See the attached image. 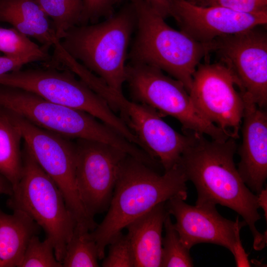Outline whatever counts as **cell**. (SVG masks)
I'll list each match as a JSON object with an SVG mask.
<instances>
[{"mask_svg": "<svg viewBox=\"0 0 267 267\" xmlns=\"http://www.w3.org/2000/svg\"><path fill=\"white\" fill-rule=\"evenodd\" d=\"M235 139L209 140L204 134L191 132V138L178 164L197 192L195 205L227 207L240 215L249 226L256 250L267 243V234L260 233L256 223L261 219L257 195L247 186L236 168Z\"/></svg>", "mask_w": 267, "mask_h": 267, "instance_id": "1", "label": "cell"}, {"mask_svg": "<svg viewBox=\"0 0 267 267\" xmlns=\"http://www.w3.org/2000/svg\"><path fill=\"white\" fill-rule=\"evenodd\" d=\"M187 181L179 164L160 174L128 155L121 165L107 214L90 231L99 260L105 257L111 240L131 222L173 197L186 200Z\"/></svg>", "mask_w": 267, "mask_h": 267, "instance_id": "2", "label": "cell"}, {"mask_svg": "<svg viewBox=\"0 0 267 267\" xmlns=\"http://www.w3.org/2000/svg\"><path fill=\"white\" fill-rule=\"evenodd\" d=\"M136 14V29L128 57L166 72L189 93L194 73L210 53L209 44L198 42L170 27L145 0H128Z\"/></svg>", "mask_w": 267, "mask_h": 267, "instance_id": "3", "label": "cell"}, {"mask_svg": "<svg viewBox=\"0 0 267 267\" xmlns=\"http://www.w3.org/2000/svg\"><path fill=\"white\" fill-rule=\"evenodd\" d=\"M136 22L134 8L129 1L103 22L73 27L59 43L72 58L122 92L128 48Z\"/></svg>", "mask_w": 267, "mask_h": 267, "instance_id": "4", "label": "cell"}, {"mask_svg": "<svg viewBox=\"0 0 267 267\" xmlns=\"http://www.w3.org/2000/svg\"><path fill=\"white\" fill-rule=\"evenodd\" d=\"M0 108L70 139L103 142L131 155L137 150L135 144L91 115L52 102L22 89L0 84Z\"/></svg>", "mask_w": 267, "mask_h": 267, "instance_id": "5", "label": "cell"}, {"mask_svg": "<svg viewBox=\"0 0 267 267\" xmlns=\"http://www.w3.org/2000/svg\"><path fill=\"white\" fill-rule=\"evenodd\" d=\"M22 160V176L7 206L12 211L24 212L42 228L53 244L57 260L61 263L76 222L61 192L24 143Z\"/></svg>", "mask_w": 267, "mask_h": 267, "instance_id": "6", "label": "cell"}, {"mask_svg": "<svg viewBox=\"0 0 267 267\" xmlns=\"http://www.w3.org/2000/svg\"><path fill=\"white\" fill-rule=\"evenodd\" d=\"M75 73L113 110L120 113V118L137 136L145 150L158 159L165 171L178 164L190 141L189 133L182 134L177 132L162 119V115L156 109L147 104L128 100L122 92L110 87L84 66L78 65Z\"/></svg>", "mask_w": 267, "mask_h": 267, "instance_id": "7", "label": "cell"}, {"mask_svg": "<svg viewBox=\"0 0 267 267\" xmlns=\"http://www.w3.org/2000/svg\"><path fill=\"white\" fill-rule=\"evenodd\" d=\"M0 84L33 92L52 102L87 112L129 141L135 136L107 102L70 70L28 69L0 75Z\"/></svg>", "mask_w": 267, "mask_h": 267, "instance_id": "8", "label": "cell"}, {"mask_svg": "<svg viewBox=\"0 0 267 267\" xmlns=\"http://www.w3.org/2000/svg\"><path fill=\"white\" fill-rule=\"evenodd\" d=\"M126 81L136 102L147 104L162 116H171L182 125L184 133L195 132L223 141L230 136L207 120L197 110L183 85L160 69L145 64L129 62Z\"/></svg>", "mask_w": 267, "mask_h": 267, "instance_id": "9", "label": "cell"}, {"mask_svg": "<svg viewBox=\"0 0 267 267\" xmlns=\"http://www.w3.org/2000/svg\"><path fill=\"white\" fill-rule=\"evenodd\" d=\"M1 110L19 129L30 153L61 192L76 226L89 231L94 229L97 224L87 213L77 189L75 142L40 128L15 113Z\"/></svg>", "mask_w": 267, "mask_h": 267, "instance_id": "10", "label": "cell"}, {"mask_svg": "<svg viewBox=\"0 0 267 267\" xmlns=\"http://www.w3.org/2000/svg\"><path fill=\"white\" fill-rule=\"evenodd\" d=\"M263 26L218 37L209 43V46L210 52H216L220 61L235 75L242 95L265 109L267 105V34Z\"/></svg>", "mask_w": 267, "mask_h": 267, "instance_id": "11", "label": "cell"}, {"mask_svg": "<svg viewBox=\"0 0 267 267\" xmlns=\"http://www.w3.org/2000/svg\"><path fill=\"white\" fill-rule=\"evenodd\" d=\"M238 81L222 62L200 63L189 92L194 105L209 122L230 137L239 138L244 102L235 89Z\"/></svg>", "mask_w": 267, "mask_h": 267, "instance_id": "12", "label": "cell"}, {"mask_svg": "<svg viewBox=\"0 0 267 267\" xmlns=\"http://www.w3.org/2000/svg\"><path fill=\"white\" fill-rule=\"evenodd\" d=\"M75 173L78 193L88 214L107 210L121 165L128 155L103 142L76 139Z\"/></svg>", "mask_w": 267, "mask_h": 267, "instance_id": "13", "label": "cell"}, {"mask_svg": "<svg viewBox=\"0 0 267 267\" xmlns=\"http://www.w3.org/2000/svg\"><path fill=\"white\" fill-rule=\"evenodd\" d=\"M179 197L165 202L167 212L176 219L175 227L188 249L200 243L223 246L233 254L241 228L247 225L243 220L230 221L222 216L216 206H192Z\"/></svg>", "mask_w": 267, "mask_h": 267, "instance_id": "14", "label": "cell"}, {"mask_svg": "<svg viewBox=\"0 0 267 267\" xmlns=\"http://www.w3.org/2000/svg\"><path fill=\"white\" fill-rule=\"evenodd\" d=\"M172 17L180 31L203 44L267 24V12L241 13L221 7L200 6L186 0H173Z\"/></svg>", "mask_w": 267, "mask_h": 267, "instance_id": "15", "label": "cell"}, {"mask_svg": "<svg viewBox=\"0 0 267 267\" xmlns=\"http://www.w3.org/2000/svg\"><path fill=\"white\" fill-rule=\"evenodd\" d=\"M242 97V142L237 170L247 186L258 194L264 188L267 178V114L264 109Z\"/></svg>", "mask_w": 267, "mask_h": 267, "instance_id": "16", "label": "cell"}, {"mask_svg": "<svg viewBox=\"0 0 267 267\" xmlns=\"http://www.w3.org/2000/svg\"><path fill=\"white\" fill-rule=\"evenodd\" d=\"M167 213L165 202L161 203L126 226L134 267H161L162 233Z\"/></svg>", "mask_w": 267, "mask_h": 267, "instance_id": "17", "label": "cell"}, {"mask_svg": "<svg viewBox=\"0 0 267 267\" xmlns=\"http://www.w3.org/2000/svg\"><path fill=\"white\" fill-rule=\"evenodd\" d=\"M0 22L9 23L48 48L58 40L49 18L34 0H0Z\"/></svg>", "mask_w": 267, "mask_h": 267, "instance_id": "18", "label": "cell"}, {"mask_svg": "<svg viewBox=\"0 0 267 267\" xmlns=\"http://www.w3.org/2000/svg\"><path fill=\"white\" fill-rule=\"evenodd\" d=\"M40 227L19 210L7 214L0 209V267H18L31 238Z\"/></svg>", "mask_w": 267, "mask_h": 267, "instance_id": "19", "label": "cell"}, {"mask_svg": "<svg viewBox=\"0 0 267 267\" xmlns=\"http://www.w3.org/2000/svg\"><path fill=\"white\" fill-rule=\"evenodd\" d=\"M22 138L19 129L0 110V174L16 187L23 171Z\"/></svg>", "mask_w": 267, "mask_h": 267, "instance_id": "20", "label": "cell"}, {"mask_svg": "<svg viewBox=\"0 0 267 267\" xmlns=\"http://www.w3.org/2000/svg\"><path fill=\"white\" fill-rule=\"evenodd\" d=\"M51 19L56 37L60 40L71 28L81 24L83 0H34Z\"/></svg>", "mask_w": 267, "mask_h": 267, "instance_id": "21", "label": "cell"}, {"mask_svg": "<svg viewBox=\"0 0 267 267\" xmlns=\"http://www.w3.org/2000/svg\"><path fill=\"white\" fill-rule=\"evenodd\" d=\"M98 251L90 231L75 227L66 244L61 262L63 267H99Z\"/></svg>", "mask_w": 267, "mask_h": 267, "instance_id": "22", "label": "cell"}, {"mask_svg": "<svg viewBox=\"0 0 267 267\" xmlns=\"http://www.w3.org/2000/svg\"><path fill=\"white\" fill-rule=\"evenodd\" d=\"M164 227L165 234L162 239L161 267H193L190 250L182 243L168 213L165 219Z\"/></svg>", "mask_w": 267, "mask_h": 267, "instance_id": "23", "label": "cell"}, {"mask_svg": "<svg viewBox=\"0 0 267 267\" xmlns=\"http://www.w3.org/2000/svg\"><path fill=\"white\" fill-rule=\"evenodd\" d=\"M48 48L31 41L29 37L15 28L0 27V51L4 55L11 57H21L30 55H38L49 62L51 56Z\"/></svg>", "mask_w": 267, "mask_h": 267, "instance_id": "24", "label": "cell"}, {"mask_svg": "<svg viewBox=\"0 0 267 267\" xmlns=\"http://www.w3.org/2000/svg\"><path fill=\"white\" fill-rule=\"evenodd\" d=\"M18 267H62L48 238L41 241L37 235L30 240Z\"/></svg>", "mask_w": 267, "mask_h": 267, "instance_id": "25", "label": "cell"}, {"mask_svg": "<svg viewBox=\"0 0 267 267\" xmlns=\"http://www.w3.org/2000/svg\"><path fill=\"white\" fill-rule=\"evenodd\" d=\"M108 253L104 257L103 267H134V259L132 249L126 234L122 232L110 242Z\"/></svg>", "mask_w": 267, "mask_h": 267, "instance_id": "26", "label": "cell"}, {"mask_svg": "<svg viewBox=\"0 0 267 267\" xmlns=\"http://www.w3.org/2000/svg\"><path fill=\"white\" fill-rule=\"evenodd\" d=\"M200 6H217L245 13L267 12V0H186Z\"/></svg>", "mask_w": 267, "mask_h": 267, "instance_id": "27", "label": "cell"}, {"mask_svg": "<svg viewBox=\"0 0 267 267\" xmlns=\"http://www.w3.org/2000/svg\"><path fill=\"white\" fill-rule=\"evenodd\" d=\"M121 0H83V10L80 25L94 22L102 17L113 14L115 6Z\"/></svg>", "mask_w": 267, "mask_h": 267, "instance_id": "28", "label": "cell"}, {"mask_svg": "<svg viewBox=\"0 0 267 267\" xmlns=\"http://www.w3.org/2000/svg\"><path fill=\"white\" fill-rule=\"evenodd\" d=\"M36 55H30L21 57H11L5 55L0 56V75L21 69L25 64L38 61Z\"/></svg>", "mask_w": 267, "mask_h": 267, "instance_id": "29", "label": "cell"}, {"mask_svg": "<svg viewBox=\"0 0 267 267\" xmlns=\"http://www.w3.org/2000/svg\"><path fill=\"white\" fill-rule=\"evenodd\" d=\"M164 19L172 16L173 0H145Z\"/></svg>", "mask_w": 267, "mask_h": 267, "instance_id": "30", "label": "cell"}, {"mask_svg": "<svg viewBox=\"0 0 267 267\" xmlns=\"http://www.w3.org/2000/svg\"><path fill=\"white\" fill-rule=\"evenodd\" d=\"M13 192V188L9 181L0 174V195H11Z\"/></svg>", "mask_w": 267, "mask_h": 267, "instance_id": "31", "label": "cell"}, {"mask_svg": "<svg viewBox=\"0 0 267 267\" xmlns=\"http://www.w3.org/2000/svg\"><path fill=\"white\" fill-rule=\"evenodd\" d=\"M257 203L259 207H261L264 211L265 217H267V190L264 188L259 194H257Z\"/></svg>", "mask_w": 267, "mask_h": 267, "instance_id": "32", "label": "cell"}]
</instances>
